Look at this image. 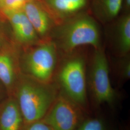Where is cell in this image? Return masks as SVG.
Masks as SVG:
<instances>
[{
    "instance_id": "6da1fadb",
    "label": "cell",
    "mask_w": 130,
    "mask_h": 130,
    "mask_svg": "<svg viewBox=\"0 0 130 130\" xmlns=\"http://www.w3.org/2000/svg\"><path fill=\"white\" fill-rule=\"evenodd\" d=\"M50 40L60 55L85 46H91L93 49L103 47L99 23L89 11L56 24Z\"/></svg>"
},
{
    "instance_id": "7a4b0ae2",
    "label": "cell",
    "mask_w": 130,
    "mask_h": 130,
    "mask_svg": "<svg viewBox=\"0 0 130 130\" xmlns=\"http://www.w3.org/2000/svg\"><path fill=\"white\" fill-rule=\"evenodd\" d=\"M87 61L86 53L79 48L60 55L56 70L61 92L77 105L82 106L86 100Z\"/></svg>"
},
{
    "instance_id": "3957f363",
    "label": "cell",
    "mask_w": 130,
    "mask_h": 130,
    "mask_svg": "<svg viewBox=\"0 0 130 130\" xmlns=\"http://www.w3.org/2000/svg\"><path fill=\"white\" fill-rule=\"evenodd\" d=\"M56 87L25 82L19 88V108L24 121L31 124L46 114L56 98Z\"/></svg>"
},
{
    "instance_id": "277c9868",
    "label": "cell",
    "mask_w": 130,
    "mask_h": 130,
    "mask_svg": "<svg viewBox=\"0 0 130 130\" xmlns=\"http://www.w3.org/2000/svg\"><path fill=\"white\" fill-rule=\"evenodd\" d=\"M89 84L93 96L99 103L113 102L116 92L109 78V65L104 47L93 49L88 58Z\"/></svg>"
},
{
    "instance_id": "5b68a950",
    "label": "cell",
    "mask_w": 130,
    "mask_h": 130,
    "mask_svg": "<svg viewBox=\"0 0 130 130\" xmlns=\"http://www.w3.org/2000/svg\"><path fill=\"white\" fill-rule=\"evenodd\" d=\"M60 55L51 40L44 41L26 56L25 64L28 72L35 79L47 83L55 74Z\"/></svg>"
},
{
    "instance_id": "8992f818",
    "label": "cell",
    "mask_w": 130,
    "mask_h": 130,
    "mask_svg": "<svg viewBox=\"0 0 130 130\" xmlns=\"http://www.w3.org/2000/svg\"><path fill=\"white\" fill-rule=\"evenodd\" d=\"M55 102L43 121L52 130H76L80 118L77 104L62 92Z\"/></svg>"
},
{
    "instance_id": "52a82bcc",
    "label": "cell",
    "mask_w": 130,
    "mask_h": 130,
    "mask_svg": "<svg viewBox=\"0 0 130 130\" xmlns=\"http://www.w3.org/2000/svg\"><path fill=\"white\" fill-rule=\"evenodd\" d=\"M106 25L107 42L115 56L130 55V13H122Z\"/></svg>"
},
{
    "instance_id": "ba28073f",
    "label": "cell",
    "mask_w": 130,
    "mask_h": 130,
    "mask_svg": "<svg viewBox=\"0 0 130 130\" xmlns=\"http://www.w3.org/2000/svg\"><path fill=\"white\" fill-rule=\"evenodd\" d=\"M39 37L50 40L56 22L40 0H28L22 8Z\"/></svg>"
},
{
    "instance_id": "9c48e42d",
    "label": "cell",
    "mask_w": 130,
    "mask_h": 130,
    "mask_svg": "<svg viewBox=\"0 0 130 130\" xmlns=\"http://www.w3.org/2000/svg\"><path fill=\"white\" fill-rule=\"evenodd\" d=\"M56 21V24L88 11L91 0H40Z\"/></svg>"
},
{
    "instance_id": "30bf717a",
    "label": "cell",
    "mask_w": 130,
    "mask_h": 130,
    "mask_svg": "<svg viewBox=\"0 0 130 130\" xmlns=\"http://www.w3.org/2000/svg\"><path fill=\"white\" fill-rule=\"evenodd\" d=\"M4 12L9 19L15 36L19 42L26 44L38 42L39 36L23 9Z\"/></svg>"
},
{
    "instance_id": "8fae6325",
    "label": "cell",
    "mask_w": 130,
    "mask_h": 130,
    "mask_svg": "<svg viewBox=\"0 0 130 130\" xmlns=\"http://www.w3.org/2000/svg\"><path fill=\"white\" fill-rule=\"evenodd\" d=\"M123 0H91L89 11L99 23L107 25L122 11Z\"/></svg>"
},
{
    "instance_id": "7c38bea8",
    "label": "cell",
    "mask_w": 130,
    "mask_h": 130,
    "mask_svg": "<svg viewBox=\"0 0 130 130\" xmlns=\"http://www.w3.org/2000/svg\"><path fill=\"white\" fill-rule=\"evenodd\" d=\"M23 117L19 105L14 101L7 103L3 109L0 115L1 130H19Z\"/></svg>"
},
{
    "instance_id": "4fadbf2b",
    "label": "cell",
    "mask_w": 130,
    "mask_h": 130,
    "mask_svg": "<svg viewBox=\"0 0 130 130\" xmlns=\"http://www.w3.org/2000/svg\"><path fill=\"white\" fill-rule=\"evenodd\" d=\"M13 66L11 59L6 55H0V80L6 86H9L14 80Z\"/></svg>"
},
{
    "instance_id": "5bb4252c",
    "label": "cell",
    "mask_w": 130,
    "mask_h": 130,
    "mask_svg": "<svg viewBox=\"0 0 130 130\" xmlns=\"http://www.w3.org/2000/svg\"><path fill=\"white\" fill-rule=\"evenodd\" d=\"M116 57V68L119 76L122 79H129L130 78V55Z\"/></svg>"
},
{
    "instance_id": "9a60e30c",
    "label": "cell",
    "mask_w": 130,
    "mask_h": 130,
    "mask_svg": "<svg viewBox=\"0 0 130 130\" xmlns=\"http://www.w3.org/2000/svg\"><path fill=\"white\" fill-rule=\"evenodd\" d=\"M76 130H105L102 122L98 119H89L84 121Z\"/></svg>"
},
{
    "instance_id": "2e32d148",
    "label": "cell",
    "mask_w": 130,
    "mask_h": 130,
    "mask_svg": "<svg viewBox=\"0 0 130 130\" xmlns=\"http://www.w3.org/2000/svg\"><path fill=\"white\" fill-rule=\"evenodd\" d=\"M27 130H52L51 128L43 121H38L31 124Z\"/></svg>"
},
{
    "instance_id": "e0dca14e",
    "label": "cell",
    "mask_w": 130,
    "mask_h": 130,
    "mask_svg": "<svg viewBox=\"0 0 130 130\" xmlns=\"http://www.w3.org/2000/svg\"><path fill=\"white\" fill-rule=\"evenodd\" d=\"M19 0H0V8L3 10L9 9Z\"/></svg>"
},
{
    "instance_id": "ac0fdd59",
    "label": "cell",
    "mask_w": 130,
    "mask_h": 130,
    "mask_svg": "<svg viewBox=\"0 0 130 130\" xmlns=\"http://www.w3.org/2000/svg\"><path fill=\"white\" fill-rule=\"evenodd\" d=\"M122 13H130V0H123Z\"/></svg>"
}]
</instances>
